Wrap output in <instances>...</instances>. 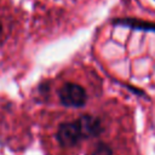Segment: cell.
Wrapping results in <instances>:
<instances>
[{
    "mask_svg": "<svg viewBox=\"0 0 155 155\" xmlns=\"http://www.w3.org/2000/svg\"><path fill=\"white\" fill-rule=\"evenodd\" d=\"M78 126L81 133L82 139H91V138H96L97 136H99L103 132V125L102 121L92 115H81L78 120Z\"/></svg>",
    "mask_w": 155,
    "mask_h": 155,
    "instance_id": "obj_3",
    "label": "cell"
},
{
    "mask_svg": "<svg viewBox=\"0 0 155 155\" xmlns=\"http://www.w3.org/2000/svg\"><path fill=\"white\" fill-rule=\"evenodd\" d=\"M2 36H4V27H2V23L0 22V40L2 39Z\"/></svg>",
    "mask_w": 155,
    "mask_h": 155,
    "instance_id": "obj_6",
    "label": "cell"
},
{
    "mask_svg": "<svg viewBox=\"0 0 155 155\" xmlns=\"http://www.w3.org/2000/svg\"><path fill=\"white\" fill-rule=\"evenodd\" d=\"M58 98L63 105L80 108L87 102L86 90L76 82H65L58 90Z\"/></svg>",
    "mask_w": 155,
    "mask_h": 155,
    "instance_id": "obj_1",
    "label": "cell"
},
{
    "mask_svg": "<svg viewBox=\"0 0 155 155\" xmlns=\"http://www.w3.org/2000/svg\"><path fill=\"white\" fill-rule=\"evenodd\" d=\"M116 23L128 25L136 29H145V30H153L155 31V23H149V22H143V21H137V19H119Z\"/></svg>",
    "mask_w": 155,
    "mask_h": 155,
    "instance_id": "obj_4",
    "label": "cell"
},
{
    "mask_svg": "<svg viewBox=\"0 0 155 155\" xmlns=\"http://www.w3.org/2000/svg\"><path fill=\"white\" fill-rule=\"evenodd\" d=\"M90 155H113L111 148L105 143H98L93 147Z\"/></svg>",
    "mask_w": 155,
    "mask_h": 155,
    "instance_id": "obj_5",
    "label": "cell"
},
{
    "mask_svg": "<svg viewBox=\"0 0 155 155\" xmlns=\"http://www.w3.org/2000/svg\"><path fill=\"white\" fill-rule=\"evenodd\" d=\"M57 142L62 148H67V149H71V148H76L79 145V143L82 140L79 126L76 121H71V122H63L58 126L57 128Z\"/></svg>",
    "mask_w": 155,
    "mask_h": 155,
    "instance_id": "obj_2",
    "label": "cell"
}]
</instances>
